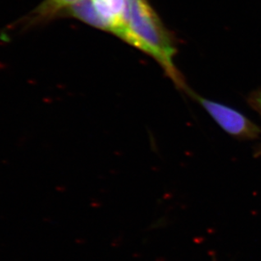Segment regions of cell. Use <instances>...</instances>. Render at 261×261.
<instances>
[{
    "instance_id": "1",
    "label": "cell",
    "mask_w": 261,
    "mask_h": 261,
    "mask_svg": "<svg viewBox=\"0 0 261 261\" xmlns=\"http://www.w3.org/2000/svg\"><path fill=\"white\" fill-rule=\"evenodd\" d=\"M124 42L154 59L174 84L185 93L189 87L176 69V48L171 33L148 0H127Z\"/></svg>"
},
{
    "instance_id": "2",
    "label": "cell",
    "mask_w": 261,
    "mask_h": 261,
    "mask_svg": "<svg viewBox=\"0 0 261 261\" xmlns=\"http://www.w3.org/2000/svg\"><path fill=\"white\" fill-rule=\"evenodd\" d=\"M186 93L208 112L222 130L234 138L242 140H254L259 138L261 135L260 127L235 109L216 101L203 98L189 88Z\"/></svg>"
},
{
    "instance_id": "3",
    "label": "cell",
    "mask_w": 261,
    "mask_h": 261,
    "mask_svg": "<svg viewBox=\"0 0 261 261\" xmlns=\"http://www.w3.org/2000/svg\"><path fill=\"white\" fill-rule=\"evenodd\" d=\"M96 11L106 24V32L125 39L127 0H92Z\"/></svg>"
},
{
    "instance_id": "4",
    "label": "cell",
    "mask_w": 261,
    "mask_h": 261,
    "mask_svg": "<svg viewBox=\"0 0 261 261\" xmlns=\"http://www.w3.org/2000/svg\"><path fill=\"white\" fill-rule=\"evenodd\" d=\"M82 0H43L34 10L21 18L18 25L21 29L43 25L57 18L65 17V14L73 5Z\"/></svg>"
},
{
    "instance_id": "5",
    "label": "cell",
    "mask_w": 261,
    "mask_h": 261,
    "mask_svg": "<svg viewBox=\"0 0 261 261\" xmlns=\"http://www.w3.org/2000/svg\"><path fill=\"white\" fill-rule=\"evenodd\" d=\"M249 106L261 115V88L254 91L248 98Z\"/></svg>"
},
{
    "instance_id": "6",
    "label": "cell",
    "mask_w": 261,
    "mask_h": 261,
    "mask_svg": "<svg viewBox=\"0 0 261 261\" xmlns=\"http://www.w3.org/2000/svg\"><path fill=\"white\" fill-rule=\"evenodd\" d=\"M214 261H215V260H214Z\"/></svg>"
}]
</instances>
